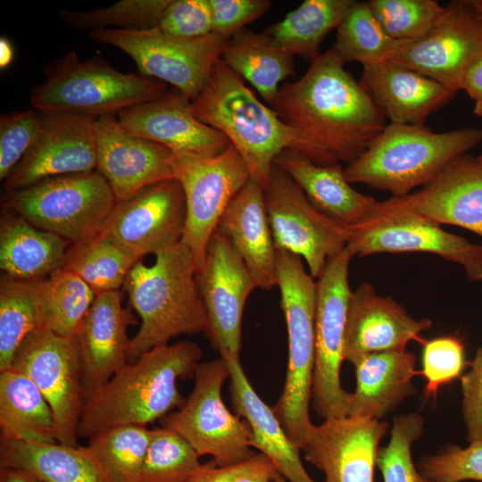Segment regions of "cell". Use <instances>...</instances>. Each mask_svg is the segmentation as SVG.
Returning <instances> with one entry per match:
<instances>
[{"label":"cell","instance_id":"cell-39","mask_svg":"<svg viewBox=\"0 0 482 482\" xmlns=\"http://www.w3.org/2000/svg\"><path fill=\"white\" fill-rule=\"evenodd\" d=\"M400 44L384 30L368 2L353 1L337 28L331 48L344 63L365 65L392 60Z\"/></svg>","mask_w":482,"mask_h":482},{"label":"cell","instance_id":"cell-18","mask_svg":"<svg viewBox=\"0 0 482 482\" xmlns=\"http://www.w3.org/2000/svg\"><path fill=\"white\" fill-rule=\"evenodd\" d=\"M482 54V21L468 0L451 1L423 37L402 40L395 62L454 91L467 69Z\"/></svg>","mask_w":482,"mask_h":482},{"label":"cell","instance_id":"cell-59","mask_svg":"<svg viewBox=\"0 0 482 482\" xmlns=\"http://www.w3.org/2000/svg\"><path fill=\"white\" fill-rule=\"evenodd\" d=\"M478 158L482 162V154H480L479 156H478Z\"/></svg>","mask_w":482,"mask_h":482},{"label":"cell","instance_id":"cell-34","mask_svg":"<svg viewBox=\"0 0 482 482\" xmlns=\"http://www.w3.org/2000/svg\"><path fill=\"white\" fill-rule=\"evenodd\" d=\"M221 61L251 83L271 106L279 83L295 74L294 55L278 47L264 31L242 29L229 38Z\"/></svg>","mask_w":482,"mask_h":482},{"label":"cell","instance_id":"cell-57","mask_svg":"<svg viewBox=\"0 0 482 482\" xmlns=\"http://www.w3.org/2000/svg\"><path fill=\"white\" fill-rule=\"evenodd\" d=\"M474 112L476 115L482 118V101L475 104Z\"/></svg>","mask_w":482,"mask_h":482},{"label":"cell","instance_id":"cell-49","mask_svg":"<svg viewBox=\"0 0 482 482\" xmlns=\"http://www.w3.org/2000/svg\"><path fill=\"white\" fill-rule=\"evenodd\" d=\"M212 32L232 37L245 25L263 15L271 6L269 0H209Z\"/></svg>","mask_w":482,"mask_h":482},{"label":"cell","instance_id":"cell-22","mask_svg":"<svg viewBox=\"0 0 482 482\" xmlns=\"http://www.w3.org/2000/svg\"><path fill=\"white\" fill-rule=\"evenodd\" d=\"M116 116L132 134L178 154L213 156L231 145L221 132L195 116L191 101L179 91L128 107Z\"/></svg>","mask_w":482,"mask_h":482},{"label":"cell","instance_id":"cell-46","mask_svg":"<svg viewBox=\"0 0 482 482\" xmlns=\"http://www.w3.org/2000/svg\"><path fill=\"white\" fill-rule=\"evenodd\" d=\"M416 466L433 482H482V440L466 448L447 445L435 454L420 457Z\"/></svg>","mask_w":482,"mask_h":482},{"label":"cell","instance_id":"cell-44","mask_svg":"<svg viewBox=\"0 0 482 482\" xmlns=\"http://www.w3.org/2000/svg\"><path fill=\"white\" fill-rule=\"evenodd\" d=\"M368 4L384 30L401 41L426 35L445 10L436 0H370Z\"/></svg>","mask_w":482,"mask_h":482},{"label":"cell","instance_id":"cell-16","mask_svg":"<svg viewBox=\"0 0 482 482\" xmlns=\"http://www.w3.org/2000/svg\"><path fill=\"white\" fill-rule=\"evenodd\" d=\"M186 217L182 186L170 179L117 202L100 233L139 260L181 242Z\"/></svg>","mask_w":482,"mask_h":482},{"label":"cell","instance_id":"cell-32","mask_svg":"<svg viewBox=\"0 0 482 482\" xmlns=\"http://www.w3.org/2000/svg\"><path fill=\"white\" fill-rule=\"evenodd\" d=\"M0 466L21 469L43 482H107L85 446L1 437Z\"/></svg>","mask_w":482,"mask_h":482},{"label":"cell","instance_id":"cell-9","mask_svg":"<svg viewBox=\"0 0 482 482\" xmlns=\"http://www.w3.org/2000/svg\"><path fill=\"white\" fill-rule=\"evenodd\" d=\"M344 226L353 256L429 253L461 265L470 281L482 280V245L445 230L395 196L378 201L361 223Z\"/></svg>","mask_w":482,"mask_h":482},{"label":"cell","instance_id":"cell-24","mask_svg":"<svg viewBox=\"0 0 482 482\" xmlns=\"http://www.w3.org/2000/svg\"><path fill=\"white\" fill-rule=\"evenodd\" d=\"M431 327L430 320L413 319L394 298L379 295L370 284L362 283L350 299L344 361L353 364L366 354L405 350L411 341L424 344L420 334Z\"/></svg>","mask_w":482,"mask_h":482},{"label":"cell","instance_id":"cell-51","mask_svg":"<svg viewBox=\"0 0 482 482\" xmlns=\"http://www.w3.org/2000/svg\"><path fill=\"white\" fill-rule=\"evenodd\" d=\"M279 475L272 461L263 453L228 467H219L215 482H270Z\"/></svg>","mask_w":482,"mask_h":482},{"label":"cell","instance_id":"cell-20","mask_svg":"<svg viewBox=\"0 0 482 482\" xmlns=\"http://www.w3.org/2000/svg\"><path fill=\"white\" fill-rule=\"evenodd\" d=\"M96 168L117 202L174 178L175 153L126 129L116 114L96 120Z\"/></svg>","mask_w":482,"mask_h":482},{"label":"cell","instance_id":"cell-13","mask_svg":"<svg viewBox=\"0 0 482 482\" xmlns=\"http://www.w3.org/2000/svg\"><path fill=\"white\" fill-rule=\"evenodd\" d=\"M175 156L174 178L184 190L187 210L181 242L194 253L197 271L223 213L251 174L232 145L213 156Z\"/></svg>","mask_w":482,"mask_h":482},{"label":"cell","instance_id":"cell-43","mask_svg":"<svg viewBox=\"0 0 482 482\" xmlns=\"http://www.w3.org/2000/svg\"><path fill=\"white\" fill-rule=\"evenodd\" d=\"M424 434V420L417 412L395 416L391 437L379 447L376 466L384 482H433L426 478L413 463L411 446Z\"/></svg>","mask_w":482,"mask_h":482},{"label":"cell","instance_id":"cell-31","mask_svg":"<svg viewBox=\"0 0 482 482\" xmlns=\"http://www.w3.org/2000/svg\"><path fill=\"white\" fill-rule=\"evenodd\" d=\"M69 242L4 209L0 223V268L21 280L47 278L64 264Z\"/></svg>","mask_w":482,"mask_h":482},{"label":"cell","instance_id":"cell-19","mask_svg":"<svg viewBox=\"0 0 482 482\" xmlns=\"http://www.w3.org/2000/svg\"><path fill=\"white\" fill-rule=\"evenodd\" d=\"M40 112L37 137L4 181V192L42 179L96 170L97 118L62 112Z\"/></svg>","mask_w":482,"mask_h":482},{"label":"cell","instance_id":"cell-11","mask_svg":"<svg viewBox=\"0 0 482 482\" xmlns=\"http://www.w3.org/2000/svg\"><path fill=\"white\" fill-rule=\"evenodd\" d=\"M88 36L123 51L140 74L172 85L191 102L204 89L229 40L212 32L194 38L177 37L157 29H100Z\"/></svg>","mask_w":482,"mask_h":482},{"label":"cell","instance_id":"cell-36","mask_svg":"<svg viewBox=\"0 0 482 482\" xmlns=\"http://www.w3.org/2000/svg\"><path fill=\"white\" fill-rule=\"evenodd\" d=\"M353 0H305L264 32L284 51L310 60L326 35L338 27Z\"/></svg>","mask_w":482,"mask_h":482},{"label":"cell","instance_id":"cell-47","mask_svg":"<svg viewBox=\"0 0 482 482\" xmlns=\"http://www.w3.org/2000/svg\"><path fill=\"white\" fill-rule=\"evenodd\" d=\"M41 122L40 112L26 109L0 117V179L4 181L33 145Z\"/></svg>","mask_w":482,"mask_h":482},{"label":"cell","instance_id":"cell-54","mask_svg":"<svg viewBox=\"0 0 482 482\" xmlns=\"http://www.w3.org/2000/svg\"><path fill=\"white\" fill-rule=\"evenodd\" d=\"M218 471L219 467L212 460L203 464L200 470L188 482H215Z\"/></svg>","mask_w":482,"mask_h":482},{"label":"cell","instance_id":"cell-35","mask_svg":"<svg viewBox=\"0 0 482 482\" xmlns=\"http://www.w3.org/2000/svg\"><path fill=\"white\" fill-rule=\"evenodd\" d=\"M46 278H1L0 371L11 368L17 349L29 334L45 328Z\"/></svg>","mask_w":482,"mask_h":482},{"label":"cell","instance_id":"cell-27","mask_svg":"<svg viewBox=\"0 0 482 482\" xmlns=\"http://www.w3.org/2000/svg\"><path fill=\"white\" fill-rule=\"evenodd\" d=\"M217 230L223 234L249 270L257 287L277 286L276 246L269 223L264 187L250 179L223 213Z\"/></svg>","mask_w":482,"mask_h":482},{"label":"cell","instance_id":"cell-12","mask_svg":"<svg viewBox=\"0 0 482 482\" xmlns=\"http://www.w3.org/2000/svg\"><path fill=\"white\" fill-rule=\"evenodd\" d=\"M352 253L346 248L329 258L318 278L315 316V362L312 403L324 420L347 416L351 393L341 386L345 333L352 295L348 271Z\"/></svg>","mask_w":482,"mask_h":482},{"label":"cell","instance_id":"cell-6","mask_svg":"<svg viewBox=\"0 0 482 482\" xmlns=\"http://www.w3.org/2000/svg\"><path fill=\"white\" fill-rule=\"evenodd\" d=\"M44 79L29 92L41 112H62L98 118L163 96L167 84L142 74L116 70L99 55L80 59L68 52L46 64Z\"/></svg>","mask_w":482,"mask_h":482},{"label":"cell","instance_id":"cell-1","mask_svg":"<svg viewBox=\"0 0 482 482\" xmlns=\"http://www.w3.org/2000/svg\"><path fill=\"white\" fill-rule=\"evenodd\" d=\"M335 51L320 53L296 81L280 87L278 116L337 162L360 157L386 127V117Z\"/></svg>","mask_w":482,"mask_h":482},{"label":"cell","instance_id":"cell-48","mask_svg":"<svg viewBox=\"0 0 482 482\" xmlns=\"http://www.w3.org/2000/svg\"><path fill=\"white\" fill-rule=\"evenodd\" d=\"M156 29L164 34L183 38L212 33L209 0H170Z\"/></svg>","mask_w":482,"mask_h":482},{"label":"cell","instance_id":"cell-29","mask_svg":"<svg viewBox=\"0 0 482 482\" xmlns=\"http://www.w3.org/2000/svg\"><path fill=\"white\" fill-rule=\"evenodd\" d=\"M416 357L405 350L366 354L353 364L356 388L347 417L380 420L417 393L412 378Z\"/></svg>","mask_w":482,"mask_h":482},{"label":"cell","instance_id":"cell-45","mask_svg":"<svg viewBox=\"0 0 482 482\" xmlns=\"http://www.w3.org/2000/svg\"><path fill=\"white\" fill-rule=\"evenodd\" d=\"M465 345L457 335H448L425 341L421 353V371L426 384L424 397L436 398L438 390L461 378L468 365Z\"/></svg>","mask_w":482,"mask_h":482},{"label":"cell","instance_id":"cell-17","mask_svg":"<svg viewBox=\"0 0 482 482\" xmlns=\"http://www.w3.org/2000/svg\"><path fill=\"white\" fill-rule=\"evenodd\" d=\"M196 282L207 319L205 336L220 357H239L244 308L257 286L228 238L217 229L196 271Z\"/></svg>","mask_w":482,"mask_h":482},{"label":"cell","instance_id":"cell-56","mask_svg":"<svg viewBox=\"0 0 482 482\" xmlns=\"http://www.w3.org/2000/svg\"><path fill=\"white\" fill-rule=\"evenodd\" d=\"M468 3L482 21V0H468Z\"/></svg>","mask_w":482,"mask_h":482},{"label":"cell","instance_id":"cell-52","mask_svg":"<svg viewBox=\"0 0 482 482\" xmlns=\"http://www.w3.org/2000/svg\"><path fill=\"white\" fill-rule=\"evenodd\" d=\"M461 89L475 101H482V54L467 69L461 84Z\"/></svg>","mask_w":482,"mask_h":482},{"label":"cell","instance_id":"cell-4","mask_svg":"<svg viewBox=\"0 0 482 482\" xmlns=\"http://www.w3.org/2000/svg\"><path fill=\"white\" fill-rule=\"evenodd\" d=\"M124 288L141 319L130 339L128 362L167 345L180 335L207 330V319L196 282L194 253L182 242L155 255L153 265L139 260L129 270Z\"/></svg>","mask_w":482,"mask_h":482},{"label":"cell","instance_id":"cell-14","mask_svg":"<svg viewBox=\"0 0 482 482\" xmlns=\"http://www.w3.org/2000/svg\"><path fill=\"white\" fill-rule=\"evenodd\" d=\"M11 368L29 378L44 395L53 411L57 442L79 446L85 401L76 337L46 328L32 332L17 349Z\"/></svg>","mask_w":482,"mask_h":482},{"label":"cell","instance_id":"cell-5","mask_svg":"<svg viewBox=\"0 0 482 482\" xmlns=\"http://www.w3.org/2000/svg\"><path fill=\"white\" fill-rule=\"evenodd\" d=\"M482 142V129L434 132L424 125L390 122L345 175L392 196H403L426 186L454 159Z\"/></svg>","mask_w":482,"mask_h":482},{"label":"cell","instance_id":"cell-55","mask_svg":"<svg viewBox=\"0 0 482 482\" xmlns=\"http://www.w3.org/2000/svg\"><path fill=\"white\" fill-rule=\"evenodd\" d=\"M14 52L10 40L4 37L0 38V68L8 67L13 59Z\"/></svg>","mask_w":482,"mask_h":482},{"label":"cell","instance_id":"cell-37","mask_svg":"<svg viewBox=\"0 0 482 482\" xmlns=\"http://www.w3.org/2000/svg\"><path fill=\"white\" fill-rule=\"evenodd\" d=\"M138 260L98 233L71 244L64 269L81 278L95 292L120 290Z\"/></svg>","mask_w":482,"mask_h":482},{"label":"cell","instance_id":"cell-25","mask_svg":"<svg viewBox=\"0 0 482 482\" xmlns=\"http://www.w3.org/2000/svg\"><path fill=\"white\" fill-rule=\"evenodd\" d=\"M395 197L439 225L461 227L482 237V162L478 157L462 154L422 189Z\"/></svg>","mask_w":482,"mask_h":482},{"label":"cell","instance_id":"cell-7","mask_svg":"<svg viewBox=\"0 0 482 482\" xmlns=\"http://www.w3.org/2000/svg\"><path fill=\"white\" fill-rule=\"evenodd\" d=\"M277 286L288 336V364L285 386L271 407L286 434L301 450L313 427L309 416L315 362L317 285L302 257L277 249Z\"/></svg>","mask_w":482,"mask_h":482},{"label":"cell","instance_id":"cell-50","mask_svg":"<svg viewBox=\"0 0 482 482\" xmlns=\"http://www.w3.org/2000/svg\"><path fill=\"white\" fill-rule=\"evenodd\" d=\"M462 416L470 443L482 440V347L476 352L470 370L461 377Z\"/></svg>","mask_w":482,"mask_h":482},{"label":"cell","instance_id":"cell-40","mask_svg":"<svg viewBox=\"0 0 482 482\" xmlns=\"http://www.w3.org/2000/svg\"><path fill=\"white\" fill-rule=\"evenodd\" d=\"M96 292L77 274L64 268L46 278L45 328L76 337Z\"/></svg>","mask_w":482,"mask_h":482},{"label":"cell","instance_id":"cell-53","mask_svg":"<svg viewBox=\"0 0 482 482\" xmlns=\"http://www.w3.org/2000/svg\"><path fill=\"white\" fill-rule=\"evenodd\" d=\"M0 482H43L30 472L13 467L0 466Z\"/></svg>","mask_w":482,"mask_h":482},{"label":"cell","instance_id":"cell-15","mask_svg":"<svg viewBox=\"0 0 482 482\" xmlns=\"http://www.w3.org/2000/svg\"><path fill=\"white\" fill-rule=\"evenodd\" d=\"M269 223L276 249L304 259L319 278L329 258L346 246L344 224L318 210L282 170L273 166L264 188Z\"/></svg>","mask_w":482,"mask_h":482},{"label":"cell","instance_id":"cell-42","mask_svg":"<svg viewBox=\"0 0 482 482\" xmlns=\"http://www.w3.org/2000/svg\"><path fill=\"white\" fill-rule=\"evenodd\" d=\"M199 454L176 431L153 429L140 482H188L202 468Z\"/></svg>","mask_w":482,"mask_h":482},{"label":"cell","instance_id":"cell-21","mask_svg":"<svg viewBox=\"0 0 482 482\" xmlns=\"http://www.w3.org/2000/svg\"><path fill=\"white\" fill-rule=\"evenodd\" d=\"M387 421L354 417L313 425L301 450L325 476L324 482H374L378 445Z\"/></svg>","mask_w":482,"mask_h":482},{"label":"cell","instance_id":"cell-33","mask_svg":"<svg viewBox=\"0 0 482 482\" xmlns=\"http://www.w3.org/2000/svg\"><path fill=\"white\" fill-rule=\"evenodd\" d=\"M1 437L56 443L54 415L34 382L12 368L0 371Z\"/></svg>","mask_w":482,"mask_h":482},{"label":"cell","instance_id":"cell-41","mask_svg":"<svg viewBox=\"0 0 482 482\" xmlns=\"http://www.w3.org/2000/svg\"><path fill=\"white\" fill-rule=\"evenodd\" d=\"M170 0H120L109 6L87 11L60 9V19L81 30L156 29Z\"/></svg>","mask_w":482,"mask_h":482},{"label":"cell","instance_id":"cell-23","mask_svg":"<svg viewBox=\"0 0 482 482\" xmlns=\"http://www.w3.org/2000/svg\"><path fill=\"white\" fill-rule=\"evenodd\" d=\"M121 297L120 290L96 293L76 335L85 403L128 363V328L137 319Z\"/></svg>","mask_w":482,"mask_h":482},{"label":"cell","instance_id":"cell-8","mask_svg":"<svg viewBox=\"0 0 482 482\" xmlns=\"http://www.w3.org/2000/svg\"><path fill=\"white\" fill-rule=\"evenodd\" d=\"M116 203L97 170L45 179L3 197L4 209L70 244L100 233Z\"/></svg>","mask_w":482,"mask_h":482},{"label":"cell","instance_id":"cell-58","mask_svg":"<svg viewBox=\"0 0 482 482\" xmlns=\"http://www.w3.org/2000/svg\"><path fill=\"white\" fill-rule=\"evenodd\" d=\"M273 482H287V479L280 474L277 476Z\"/></svg>","mask_w":482,"mask_h":482},{"label":"cell","instance_id":"cell-3","mask_svg":"<svg viewBox=\"0 0 482 482\" xmlns=\"http://www.w3.org/2000/svg\"><path fill=\"white\" fill-rule=\"evenodd\" d=\"M199 345L181 341L154 348L128 362L85 403L78 435L91 439L122 426H143L163 418L186 399L178 380L194 378Z\"/></svg>","mask_w":482,"mask_h":482},{"label":"cell","instance_id":"cell-10","mask_svg":"<svg viewBox=\"0 0 482 482\" xmlns=\"http://www.w3.org/2000/svg\"><path fill=\"white\" fill-rule=\"evenodd\" d=\"M230 377L222 357L199 362L195 369V386L186 403L162 418V427L185 438L199 456L211 455L218 467L236 465L253 457L251 430L233 415L221 397V388Z\"/></svg>","mask_w":482,"mask_h":482},{"label":"cell","instance_id":"cell-2","mask_svg":"<svg viewBox=\"0 0 482 482\" xmlns=\"http://www.w3.org/2000/svg\"><path fill=\"white\" fill-rule=\"evenodd\" d=\"M191 108L199 120L229 140L246 163L251 179L264 188L274 161L283 151L299 153L320 165L339 163L286 124L221 60Z\"/></svg>","mask_w":482,"mask_h":482},{"label":"cell","instance_id":"cell-38","mask_svg":"<svg viewBox=\"0 0 482 482\" xmlns=\"http://www.w3.org/2000/svg\"><path fill=\"white\" fill-rule=\"evenodd\" d=\"M153 429L122 426L89 439L87 451L107 482H140Z\"/></svg>","mask_w":482,"mask_h":482},{"label":"cell","instance_id":"cell-28","mask_svg":"<svg viewBox=\"0 0 482 482\" xmlns=\"http://www.w3.org/2000/svg\"><path fill=\"white\" fill-rule=\"evenodd\" d=\"M230 372V395L234 410L251 430V445L266 455L287 482H316L307 473L300 448L283 429L271 407L257 395L237 356L222 357Z\"/></svg>","mask_w":482,"mask_h":482},{"label":"cell","instance_id":"cell-30","mask_svg":"<svg viewBox=\"0 0 482 482\" xmlns=\"http://www.w3.org/2000/svg\"><path fill=\"white\" fill-rule=\"evenodd\" d=\"M274 165L295 181L318 210L344 225L363 221L378 202L350 185L340 163L320 165L286 150L276 157Z\"/></svg>","mask_w":482,"mask_h":482},{"label":"cell","instance_id":"cell-26","mask_svg":"<svg viewBox=\"0 0 482 482\" xmlns=\"http://www.w3.org/2000/svg\"><path fill=\"white\" fill-rule=\"evenodd\" d=\"M362 66L360 83L390 122L423 125L456 94L393 59Z\"/></svg>","mask_w":482,"mask_h":482}]
</instances>
